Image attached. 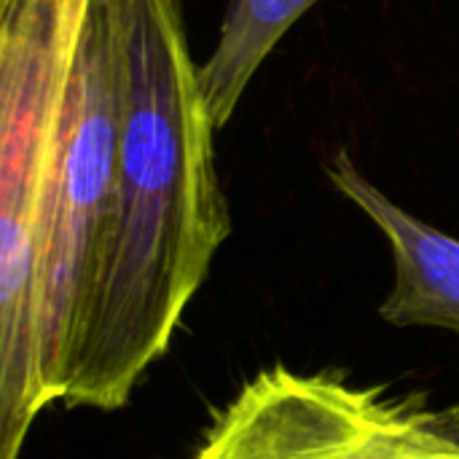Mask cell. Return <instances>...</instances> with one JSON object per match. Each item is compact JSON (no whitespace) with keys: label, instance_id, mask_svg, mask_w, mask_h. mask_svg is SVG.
Segmentation results:
<instances>
[{"label":"cell","instance_id":"6da1fadb","mask_svg":"<svg viewBox=\"0 0 459 459\" xmlns=\"http://www.w3.org/2000/svg\"><path fill=\"white\" fill-rule=\"evenodd\" d=\"M108 3L124 56L116 212L65 393L67 406L102 411L126 406L169 350L231 234L180 0Z\"/></svg>","mask_w":459,"mask_h":459},{"label":"cell","instance_id":"7a4b0ae2","mask_svg":"<svg viewBox=\"0 0 459 459\" xmlns=\"http://www.w3.org/2000/svg\"><path fill=\"white\" fill-rule=\"evenodd\" d=\"M124 56L108 0H94L40 210L38 344L46 406L65 398L70 363L105 255L118 183Z\"/></svg>","mask_w":459,"mask_h":459},{"label":"cell","instance_id":"3957f363","mask_svg":"<svg viewBox=\"0 0 459 459\" xmlns=\"http://www.w3.org/2000/svg\"><path fill=\"white\" fill-rule=\"evenodd\" d=\"M94 0H0V368L38 374L40 210Z\"/></svg>","mask_w":459,"mask_h":459},{"label":"cell","instance_id":"277c9868","mask_svg":"<svg viewBox=\"0 0 459 459\" xmlns=\"http://www.w3.org/2000/svg\"><path fill=\"white\" fill-rule=\"evenodd\" d=\"M194 459H459V406L277 363L215 414Z\"/></svg>","mask_w":459,"mask_h":459},{"label":"cell","instance_id":"5b68a950","mask_svg":"<svg viewBox=\"0 0 459 459\" xmlns=\"http://www.w3.org/2000/svg\"><path fill=\"white\" fill-rule=\"evenodd\" d=\"M328 180L385 234L395 285L379 317L395 328H444L459 333V239L420 221L379 191L352 161L336 151L325 167Z\"/></svg>","mask_w":459,"mask_h":459},{"label":"cell","instance_id":"8992f818","mask_svg":"<svg viewBox=\"0 0 459 459\" xmlns=\"http://www.w3.org/2000/svg\"><path fill=\"white\" fill-rule=\"evenodd\" d=\"M320 0H229L218 43L199 67L202 94L218 129H223L258 67L285 32Z\"/></svg>","mask_w":459,"mask_h":459}]
</instances>
